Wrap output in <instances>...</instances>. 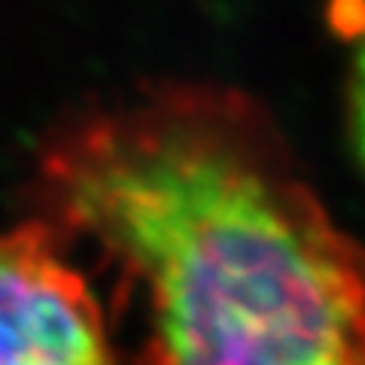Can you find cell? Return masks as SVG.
<instances>
[{
  "label": "cell",
  "instance_id": "2",
  "mask_svg": "<svg viewBox=\"0 0 365 365\" xmlns=\"http://www.w3.org/2000/svg\"><path fill=\"white\" fill-rule=\"evenodd\" d=\"M0 365H116L95 292L43 220L0 232Z\"/></svg>",
  "mask_w": 365,
  "mask_h": 365
},
{
  "label": "cell",
  "instance_id": "1",
  "mask_svg": "<svg viewBox=\"0 0 365 365\" xmlns=\"http://www.w3.org/2000/svg\"><path fill=\"white\" fill-rule=\"evenodd\" d=\"M31 204L143 287L153 365H365V247L241 91L158 83L76 113Z\"/></svg>",
  "mask_w": 365,
  "mask_h": 365
},
{
  "label": "cell",
  "instance_id": "3",
  "mask_svg": "<svg viewBox=\"0 0 365 365\" xmlns=\"http://www.w3.org/2000/svg\"><path fill=\"white\" fill-rule=\"evenodd\" d=\"M347 113H350V137L353 150L365 168V34L359 40V49L353 55V71H350V88H347Z\"/></svg>",
  "mask_w": 365,
  "mask_h": 365
}]
</instances>
